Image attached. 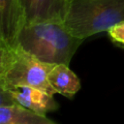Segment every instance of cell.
Wrapping results in <instances>:
<instances>
[{"instance_id": "4", "label": "cell", "mask_w": 124, "mask_h": 124, "mask_svg": "<svg viewBox=\"0 0 124 124\" xmlns=\"http://www.w3.org/2000/svg\"><path fill=\"white\" fill-rule=\"evenodd\" d=\"M25 24L26 17L20 0H0V42L15 45Z\"/></svg>"}, {"instance_id": "5", "label": "cell", "mask_w": 124, "mask_h": 124, "mask_svg": "<svg viewBox=\"0 0 124 124\" xmlns=\"http://www.w3.org/2000/svg\"><path fill=\"white\" fill-rule=\"evenodd\" d=\"M26 23L64 21L69 0H20Z\"/></svg>"}, {"instance_id": "3", "label": "cell", "mask_w": 124, "mask_h": 124, "mask_svg": "<svg viewBox=\"0 0 124 124\" xmlns=\"http://www.w3.org/2000/svg\"><path fill=\"white\" fill-rule=\"evenodd\" d=\"M124 20V0H69L65 26L83 40Z\"/></svg>"}, {"instance_id": "7", "label": "cell", "mask_w": 124, "mask_h": 124, "mask_svg": "<svg viewBox=\"0 0 124 124\" xmlns=\"http://www.w3.org/2000/svg\"><path fill=\"white\" fill-rule=\"evenodd\" d=\"M48 81L55 93L69 99H72L81 87L78 77L67 64L53 65L48 73Z\"/></svg>"}, {"instance_id": "6", "label": "cell", "mask_w": 124, "mask_h": 124, "mask_svg": "<svg viewBox=\"0 0 124 124\" xmlns=\"http://www.w3.org/2000/svg\"><path fill=\"white\" fill-rule=\"evenodd\" d=\"M2 89V88H1ZM14 101L31 110L45 114L57 110L59 105L54 99V95L40 88L32 86H17L7 89Z\"/></svg>"}, {"instance_id": "2", "label": "cell", "mask_w": 124, "mask_h": 124, "mask_svg": "<svg viewBox=\"0 0 124 124\" xmlns=\"http://www.w3.org/2000/svg\"><path fill=\"white\" fill-rule=\"evenodd\" d=\"M53 67L37 59L17 45L0 42V88L17 86L40 88L52 95L55 91L48 81V73Z\"/></svg>"}, {"instance_id": "9", "label": "cell", "mask_w": 124, "mask_h": 124, "mask_svg": "<svg viewBox=\"0 0 124 124\" xmlns=\"http://www.w3.org/2000/svg\"><path fill=\"white\" fill-rule=\"evenodd\" d=\"M107 32L113 42L124 45V20L113 25Z\"/></svg>"}, {"instance_id": "1", "label": "cell", "mask_w": 124, "mask_h": 124, "mask_svg": "<svg viewBox=\"0 0 124 124\" xmlns=\"http://www.w3.org/2000/svg\"><path fill=\"white\" fill-rule=\"evenodd\" d=\"M84 40L74 35L63 21L26 23L16 45L47 64L69 65Z\"/></svg>"}, {"instance_id": "8", "label": "cell", "mask_w": 124, "mask_h": 124, "mask_svg": "<svg viewBox=\"0 0 124 124\" xmlns=\"http://www.w3.org/2000/svg\"><path fill=\"white\" fill-rule=\"evenodd\" d=\"M1 124H55V121L17 103L0 106Z\"/></svg>"}]
</instances>
